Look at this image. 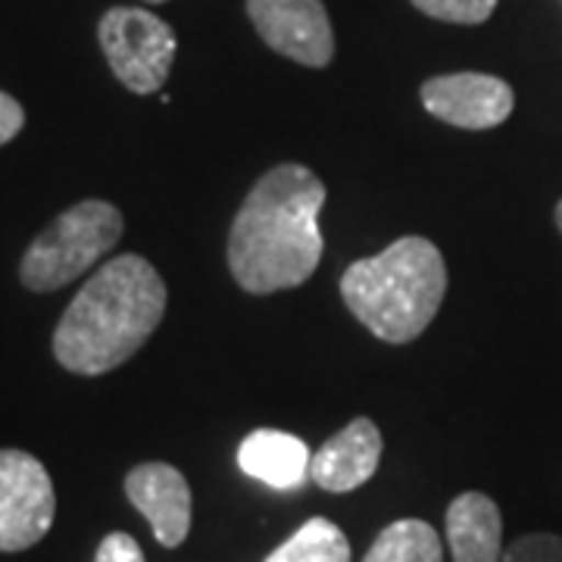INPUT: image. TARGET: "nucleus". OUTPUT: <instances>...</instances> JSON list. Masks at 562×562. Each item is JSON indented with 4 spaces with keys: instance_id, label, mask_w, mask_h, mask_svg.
I'll list each match as a JSON object with an SVG mask.
<instances>
[{
    "instance_id": "nucleus-1",
    "label": "nucleus",
    "mask_w": 562,
    "mask_h": 562,
    "mask_svg": "<svg viewBox=\"0 0 562 562\" xmlns=\"http://www.w3.org/2000/svg\"><path fill=\"white\" fill-rule=\"evenodd\" d=\"M325 194L301 162H279L247 191L228 232V269L247 294L301 288L319 269Z\"/></svg>"
},
{
    "instance_id": "nucleus-2",
    "label": "nucleus",
    "mask_w": 562,
    "mask_h": 562,
    "mask_svg": "<svg viewBox=\"0 0 562 562\" xmlns=\"http://www.w3.org/2000/svg\"><path fill=\"white\" fill-rule=\"evenodd\" d=\"M166 281L138 254L103 262L66 306L54 331V357L66 372L103 375L128 362L160 328Z\"/></svg>"
},
{
    "instance_id": "nucleus-3",
    "label": "nucleus",
    "mask_w": 562,
    "mask_h": 562,
    "mask_svg": "<svg viewBox=\"0 0 562 562\" xmlns=\"http://www.w3.org/2000/svg\"><path fill=\"white\" fill-rule=\"evenodd\" d=\"M447 294V262L422 235H403L341 276L347 310L384 344H409L435 322Z\"/></svg>"
},
{
    "instance_id": "nucleus-4",
    "label": "nucleus",
    "mask_w": 562,
    "mask_h": 562,
    "mask_svg": "<svg viewBox=\"0 0 562 562\" xmlns=\"http://www.w3.org/2000/svg\"><path fill=\"white\" fill-rule=\"evenodd\" d=\"M122 228V213L106 201H81L63 210L22 254V284L38 294L60 291L120 244Z\"/></svg>"
},
{
    "instance_id": "nucleus-5",
    "label": "nucleus",
    "mask_w": 562,
    "mask_h": 562,
    "mask_svg": "<svg viewBox=\"0 0 562 562\" xmlns=\"http://www.w3.org/2000/svg\"><path fill=\"white\" fill-rule=\"evenodd\" d=\"M103 57L113 76L132 94L160 91L179 50V38L169 22L140 7H113L98 25Z\"/></svg>"
},
{
    "instance_id": "nucleus-6",
    "label": "nucleus",
    "mask_w": 562,
    "mask_h": 562,
    "mask_svg": "<svg viewBox=\"0 0 562 562\" xmlns=\"http://www.w3.org/2000/svg\"><path fill=\"white\" fill-rule=\"evenodd\" d=\"M54 516L57 494L41 460L25 450H0V553L35 547Z\"/></svg>"
},
{
    "instance_id": "nucleus-7",
    "label": "nucleus",
    "mask_w": 562,
    "mask_h": 562,
    "mask_svg": "<svg viewBox=\"0 0 562 562\" xmlns=\"http://www.w3.org/2000/svg\"><path fill=\"white\" fill-rule=\"evenodd\" d=\"M260 38L288 60L322 69L335 57V32L322 0H247Z\"/></svg>"
},
{
    "instance_id": "nucleus-8",
    "label": "nucleus",
    "mask_w": 562,
    "mask_h": 562,
    "mask_svg": "<svg viewBox=\"0 0 562 562\" xmlns=\"http://www.w3.org/2000/svg\"><path fill=\"white\" fill-rule=\"evenodd\" d=\"M422 103L435 120L482 132L509 120L516 98L513 88L497 76L484 72H453V76H435L422 85Z\"/></svg>"
},
{
    "instance_id": "nucleus-9",
    "label": "nucleus",
    "mask_w": 562,
    "mask_h": 562,
    "mask_svg": "<svg viewBox=\"0 0 562 562\" xmlns=\"http://www.w3.org/2000/svg\"><path fill=\"white\" fill-rule=\"evenodd\" d=\"M125 494L162 547H181L191 531V487L169 462H140L125 475Z\"/></svg>"
},
{
    "instance_id": "nucleus-10",
    "label": "nucleus",
    "mask_w": 562,
    "mask_h": 562,
    "mask_svg": "<svg viewBox=\"0 0 562 562\" xmlns=\"http://www.w3.org/2000/svg\"><path fill=\"white\" fill-rule=\"evenodd\" d=\"M382 431L372 419H353L313 453L310 479L328 494H347L369 482L382 462Z\"/></svg>"
},
{
    "instance_id": "nucleus-11",
    "label": "nucleus",
    "mask_w": 562,
    "mask_h": 562,
    "mask_svg": "<svg viewBox=\"0 0 562 562\" xmlns=\"http://www.w3.org/2000/svg\"><path fill=\"white\" fill-rule=\"evenodd\" d=\"M447 547L453 562H501V506L482 491H465L447 506Z\"/></svg>"
},
{
    "instance_id": "nucleus-12",
    "label": "nucleus",
    "mask_w": 562,
    "mask_h": 562,
    "mask_svg": "<svg viewBox=\"0 0 562 562\" xmlns=\"http://www.w3.org/2000/svg\"><path fill=\"white\" fill-rule=\"evenodd\" d=\"M310 447L279 428H257L238 447V465L244 475L269 484L276 491H294L310 479Z\"/></svg>"
},
{
    "instance_id": "nucleus-13",
    "label": "nucleus",
    "mask_w": 562,
    "mask_h": 562,
    "mask_svg": "<svg viewBox=\"0 0 562 562\" xmlns=\"http://www.w3.org/2000/svg\"><path fill=\"white\" fill-rule=\"evenodd\" d=\"M362 562H443V543L428 522L397 519L375 538Z\"/></svg>"
},
{
    "instance_id": "nucleus-14",
    "label": "nucleus",
    "mask_w": 562,
    "mask_h": 562,
    "mask_svg": "<svg viewBox=\"0 0 562 562\" xmlns=\"http://www.w3.org/2000/svg\"><path fill=\"white\" fill-rule=\"evenodd\" d=\"M266 562H350V543L338 525L316 516L272 550Z\"/></svg>"
},
{
    "instance_id": "nucleus-15",
    "label": "nucleus",
    "mask_w": 562,
    "mask_h": 562,
    "mask_svg": "<svg viewBox=\"0 0 562 562\" xmlns=\"http://www.w3.org/2000/svg\"><path fill=\"white\" fill-rule=\"evenodd\" d=\"M413 7L431 20L479 25L491 20V13L497 10V0H413Z\"/></svg>"
},
{
    "instance_id": "nucleus-16",
    "label": "nucleus",
    "mask_w": 562,
    "mask_h": 562,
    "mask_svg": "<svg viewBox=\"0 0 562 562\" xmlns=\"http://www.w3.org/2000/svg\"><path fill=\"white\" fill-rule=\"evenodd\" d=\"M503 562H562L560 535H525L503 553Z\"/></svg>"
},
{
    "instance_id": "nucleus-17",
    "label": "nucleus",
    "mask_w": 562,
    "mask_h": 562,
    "mask_svg": "<svg viewBox=\"0 0 562 562\" xmlns=\"http://www.w3.org/2000/svg\"><path fill=\"white\" fill-rule=\"evenodd\" d=\"M94 562H144V553H140L138 541L132 535L113 531L101 541Z\"/></svg>"
},
{
    "instance_id": "nucleus-18",
    "label": "nucleus",
    "mask_w": 562,
    "mask_h": 562,
    "mask_svg": "<svg viewBox=\"0 0 562 562\" xmlns=\"http://www.w3.org/2000/svg\"><path fill=\"white\" fill-rule=\"evenodd\" d=\"M25 125V110L16 98H10L7 91H0V147L16 138Z\"/></svg>"
},
{
    "instance_id": "nucleus-19",
    "label": "nucleus",
    "mask_w": 562,
    "mask_h": 562,
    "mask_svg": "<svg viewBox=\"0 0 562 562\" xmlns=\"http://www.w3.org/2000/svg\"><path fill=\"white\" fill-rule=\"evenodd\" d=\"M557 225H560V232H562V201L557 203Z\"/></svg>"
},
{
    "instance_id": "nucleus-20",
    "label": "nucleus",
    "mask_w": 562,
    "mask_h": 562,
    "mask_svg": "<svg viewBox=\"0 0 562 562\" xmlns=\"http://www.w3.org/2000/svg\"><path fill=\"white\" fill-rule=\"evenodd\" d=\"M147 3H166V0H147Z\"/></svg>"
}]
</instances>
